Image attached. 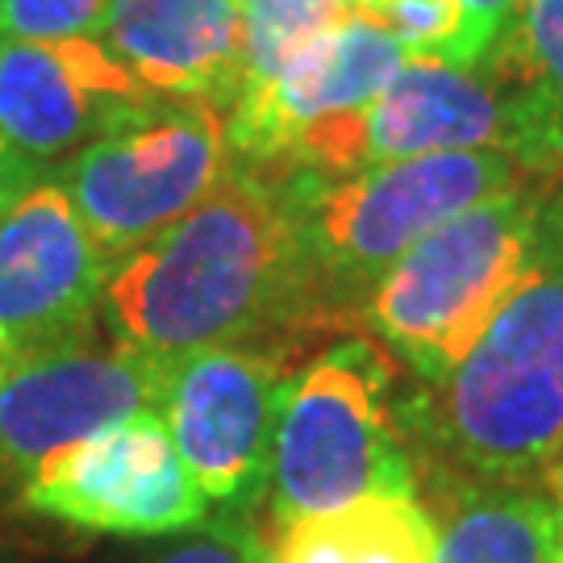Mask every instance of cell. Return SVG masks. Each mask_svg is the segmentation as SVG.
<instances>
[{
    "label": "cell",
    "instance_id": "cell-3",
    "mask_svg": "<svg viewBox=\"0 0 563 563\" xmlns=\"http://www.w3.org/2000/svg\"><path fill=\"white\" fill-rule=\"evenodd\" d=\"M501 151H443L384 163L355 176L276 172L301 260L305 313L346 305L376 288L384 272L463 209L514 188Z\"/></svg>",
    "mask_w": 563,
    "mask_h": 563
},
{
    "label": "cell",
    "instance_id": "cell-12",
    "mask_svg": "<svg viewBox=\"0 0 563 563\" xmlns=\"http://www.w3.org/2000/svg\"><path fill=\"white\" fill-rule=\"evenodd\" d=\"M159 101L101 38H0V134L30 159L76 155Z\"/></svg>",
    "mask_w": 563,
    "mask_h": 563
},
{
    "label": "cell",
    "instance_id": "cell-15",
    "mask_svg": "<svg viewBox=\"0 0 563 563\" xmlns=\"http://www.w3.org/2000/svg\"><path fill=\"white\" fill-rule=\"evenodd\" d=\"M484 63L501 101V151L526 172L563 167V0H526Z\"/></svg>",
    "mask_w": 563,
    "mask_h": 563
},
{
    "label": "cell",
    "instance_id": "cell-10",
    "mask_svg": "<svg viewBox=\"0 0 563 563\" xmlns=\"http://www.w3.org/2000/svg\"><path fill=\"white\" fill-rule=\"evenodd\" d=\"M21 501L55 522L104 534H184L209 514L159 413L51 455L21 484Z\"/></svg>",
    "mask_w": 563,
    "mask_h": 563
},
{
    "label": "cell",
    "instance_id": "cell-20",
    "mask_svg": "<svg viewBox=\"0 0 563 563\" xmlns=\"http://www.w3.org/2000/svg\"><path fill=\"white\" fill-rule=\"evenodd\" d=\"M451 4H455V38H451L446 63L476 67L497 46L505 30L514 25L526 0H451Z\"/></svg>",
    "mask_w": 563,
    "mask_h": 563
},
{
    "label": "cell",
    "instance_id": "cell-19",
    "mask_svg": "<svg viewBox=\"0 0 563 563\" xmlns=\"http://www.w3.org/2000/svg\"><path fill=\"white\" fill-rule=\"evenodd\" d=\"M113 0H0V38H101Z\"/></svg>",
    "mask_w": 563,
    "mask_h": 563
},
{
    "label": "cell",
    "instance_id": "cell-11",
    "mask_svg": "<svg viewBox=\"0 0 563 563\" xmlns=\"http://www.w3.org/2000/svg\"><path fill=\"white\" fill-rule=\"evenodd\" d=\"M113 260L59 180H34L0 213V363L71 346L101 313Z\"/></svg>",
    "mask_w": 563,
    "mask_h": 563
},
{
    "label": "cell",
    "instance_id": "cell-17",
    "mask_svg": "<svg viewBox=\"0 0 563 563\" xmlns=\"http://www.w3.org/2000/svg\"><path fill=\"white\" fill-rule=\"evenodd\" d=\"M434 563H563V526L547 493L493 484L439 530Z\"/></svg>",
    "mask_w": 563,
    "mask_h": 563
},
{
    "label": "cell",
    "instance_id": "cell-16",
    "mask_svg": "<svg viewBox=\"0 0 563 563\" xmlns=\"http://www.w3.org/2000/svg\"><path fill=\"white\" fill-rule=\"evenodd\" d=\"M439 526L418 497L367 501L276 526L263 563H434Z\"/></svg>",
    "mask_w": 563,
    "mask_h": 563
},
{
    "label": "cell",
    "instance_id": "cell-7",
    "mask_svg": "<svg viewBox=\"0 0 563 563\" xmlns=\"http://www.w3.org/2000/svg\"><path fill=\"white\" fill-rule=\"evenodd\" d=\"M505 118L493 84L472 67L443 59H405L363 109L309 121L288 142L284 172L355 176L384 163L422 159L443 151H501ZM272 172V167H267Z\"/></svg>",
    "mask_w": 563,
    "mask_h": 563
},
{
    "label": "cell",
    "instance_id": "cell-5",
    "mask_svg": "<svg viewBox=\"0 0 563 563\" xmlns=\"http://www.w3.org/2000/svg\"><path fill=\"white\" fill-rule=\"evenodd\" d=\"M267 488L276 526L367 497H413V463L388 405V367L367 342H339L292 376Z\"/></svg>",
    "mask_w": 563,
    "mask_h": 563
},
{
    "label": "cell",
    "instance_id": "cell-6",
    "mask_svg": "<svg viewBox=\"0 0 563 563\" xmlns=\"http://www.w3.org/2000/svg\"><path fill=\"white\" fill-rule=\"evenodd\" d=\"M234 172L218 104L159 101L142 118L80 146L59 167V188L92 239L118 263L176 225Z\"/></svg>",
    "mask_w": 563,
    "mask_h": 563
},
{
    "label": "cell",
    "instance_id": "cell-4",
    "mask_svg": "<svg viewBox=\"0 0 563 563\" xmlns=\"http://www.w3.org/2000/svg\"><path fill=\"white\" fill-rule=\"evenodd\" d=\"M539 222L543 201L522 184L463 209L384 272L363 301V322L418 380L439 388L526 276Z\"/></svg>",
    "mask_w": 563,
    "mask_h": 563
},
{
    "label": "cell",
    "instance_id": "cell-23",
    "mask_svg": "<svg viewBox=\"0 0 563 563\" xmlns=\"http://www.w3.org/2000/svg\"><path fill=\"white\" fill-rule=\"evenodd\" d=\"M543 493L551 497L555 514H560V526H563V455L543 472Z\"/></svg>",
    "mask_w": 563,
    "mask_h": 563
},
{
    "label": "cell",
    "instance_id": "cell-14",
    "mask_svg": "<svg viewBox=\"0 0 563 563\" xmlns=\"http://www.w3.org/2000/svg\"><path fill=\"white\" fill-rule=\"evenodd\" d=\"M101 42L163 101L234 104L242 0H113Z\"/></svg>",
    "mask_w": 563,
    "mask_h": 563
},
{
    "label": "cell",
    "instance_id": "cell-9",
    "mask_svg": "<svg viewBox=\"0 0 563 563\" xmlns=\"http://www.w3.org/2000/svg\"><path fill=\"white\" fill-rule=\"evenodd\" d=\"M288 384L284 363L255 346H209L172 363L159 418L209 505L242 509L267 488Z\"/></svg>",
    "mask_w": 563,
    "mask_h": 563
},
{
    "label": "cell",
    "instance_id": "cell-21",
    "mask_svg": "<svg viewBox=\"0 0 563 563\" xmlns=\"http://www.w3.org/2000/svg\"><path fill=\"white\" fill-rule=\"evenodd\" d=\"M155 563H263V547L242 522H218L163 551Z\"/></svg>",
    "mask_w": 563,
    "mask_h": 563
},
{
    "label": "cell",
    "instance_id": "cell-18",
    "mask_svg": "<svg viewBox=\"0 0 563 563\" xmlns=\"http://www.w3.org/2000/svg\"><path fill=\"white\" fill-rule=\"evenodd\" d=\"M360 13V0H242V88L267 84L309 42Z\"/></svg>",
    "mask_w": 563,
    "mask_h": 563
},
{
    "label": "cell",
    "instance_id": "cell-13",
    "mask_svg": "<svg viewBox=\"0 0 563 563\" xmlns=\"http://www.w3.org/2000/svg\"><path fill=\"white\" fill-rule=\"evenodd\" d=\"M409 51L367 13L309 42L260 88L234 97L225 139L239 163L276 167L309 121L363 109L405 67Z\"/></svg>",
    "mask_w": 563,
    "mask_h": 563
},
{
    "label": "cell",
    "instance_id": "cell-8",
    "mask_svg": "<svg viewBox=\"0 0 563 563\" xmlns=\"http://www.w3.org/2000/svg\"><path fill=\"white\" fill-rule=\"evenodd\" d=\"M172 363L130 346L71 342L0 363V476L30 472L109 426L159 413Z\"/></svg>",
    "mask_w": 563,
    "mask_h": 563
},
{
    "label": "cell",
    "instance_id": "cell-2",
    "mask_svg": "<svg viewBox=\"0 0 563 563\" xmlns=\"http://www.w3.org/2000/svg\"><path fill=\"white\" fill-rule=\"evenodd\" d=\"M426 434L493 484L543 476L563 455V205L543 209L526 276L430 393Z\"/></svg>",
    "mask_w": 563,
    "mask_h": 563
},
{
    "label": "cell",
    "instance_id": "cell-1",
    "mask_svg": "<svg viewBox=\"0 0 563 563\" xmlns=\"http://www.w3.org/2000/svg\"><path fill=\"white\" fill-rule=\"evenodd\" d=\"M297 313L301 260L280 184L239 167L192 213L113 263L101 297L118 346L163 363L251 342Z\"/></svg>",
    "mask_w": 563,
    "mask_h": 563
},
{
    "label": "cell",
    "instance_id": "cell-22",
    "mask_svg": "<svg viewBox=\"0 0 563 563\" xmlns=\"http://www.w3.org/2000/svg\"><path fill=\"white\" fill-rule=\"evenodd\" d=\"M30 184H34V159L21 155L18 146L0 134V213L18 201Z\"/></svg>",
    "mask_w": 563,
    "mask_h": 563
}]
</instances>
